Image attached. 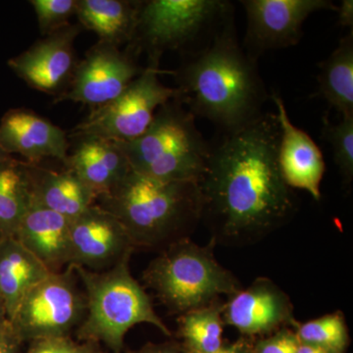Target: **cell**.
<instances>
[{
    "label": "cell",
    "mask_w": 353,
    "mask_h": 353,
    "mask_svg": "<svg viewBox=\"0 0 353 353\" xmlns=\"http://www.w3.org/2000/svg\"><path fill=\"white\" fill-rule=\"evenodd\" d=\"M12 157H10V155H7L6 152H2L1 150H0V161H2V160L7 159V158Z\"/></svg>",
    "instance_id": "d590c367"
},
{
    "label": "cell",
    "mask_w": 353,
    "mask_h": 353,
    "mask_svg": "<svg viewBox=\"0 0 353 353\" xmlns=\"http://www.w3.org/2000/svg\"><path fill=\"white\" fill-rule=\"evenodd\" d=\"M70 245L71 265L92 271L110 268L136 248L120 221L97 203L70 221Z\"/></svg>",
    "instance_id": "4fadbf2b"
},
{
    "label": "cell",
    "mask_w": 353,
    "mask_h": 353,
    "mask_svg": "<svg viewBox=\"0 0 353 353\" xmlns=\"http://www.w3.org/2000/svg\"><path fill=\"white\" fill-rule=\"evenodd\" d=\"M0 150L30 164L50 158L65 165L70 143L66 132L50 120L29 109H11L0 121Z\"/></svg>",
    "instance_id": "9a60e30c"
},
{
    "label": "cell",
    "mask_w": 353,
    "mask_h": 353,
    "mask_svg": "<svg viewBox=\"0 0 353 353\" xmlns=\"http://www.w3.org/2000/svg\"><path fill=\"white\" fill-rule=\"evenodd\" d=\"M52 273L14 236L0 239V296L11 319L26 294Z\"/></svg>",
    "instance_id": "ffe728a7"
},
{
    "label": "cell",
    "mask_w": 353,
    "mask_h": 353,
    "mask_svg": "<svg viewBox=\"0 0 353 353\" xmlns=\"http://www.w3.org/2000/svg\"><path fill=\"white\" fill-rule=\"evenodd\" d=\"M23 343L14 333L10 322L7 321L0 328V353H22Z\"/></svg>",
    "instance_id": "f546056e"
},
{
    "label": "cell",
    "mask_w": 353,
    "mask_h": 353,
    "mask_svg": "<svg viewBox=\"0 0 353 353\" xmlns=\"http://www.w3.org/2000/svg\"><path fill=\"white\" fill-rule=\"evenodd\" d=\"M253 353V352H252Z\"/></svg>",
    "instance_id": "74e56055"
},
{
    "label": "cell",
    "mask_w": 353,
    "mask_h": 353,
    "mask_svg": "<svg viewBox=\"0 0 353 353\" xmlns=\"http://www.w3.org/2000/svg\"><path fill=\"white\" fill-rule=\"evenodd\" d=\"M132 253L102 271L72 265L82 283L87 303L85 317L77 330L79 341L103 343L113 353H122L125 336L136 325H152L165 336H171L150 296L132 277Z\"/></svg>",
    "instance_id": "277c9868"
},
{
    "label": "cell",
    "mask_w": 353,
    "mask_h": 353,
    "mask_svg": "<svg viewBox=\"0 0 353 353\" xmlns=\"http://www.w3.org/2000/svg\"><path fill=\"white\" fill-rule=\"evenodd\" d=\"M339 24L343 28H353V1L343 0L340 6H336Z\"/></svg>",
    "instance_id": "d6a6232c"
},
{
    "label": "cell",
    "mask_w": 353,
    "mask_h": 353,
    "mask_svg": "<svg viewBox=\"0 0 353 353\" xmlns=\"http://www.w3.org/2000/svg\"><path fill=\"white\" fill-rule=\"evenodd\" d=\"M296 334L299 343L322 347L333 353H345L350 347V333L341 311L299 324Z\"/></svg>",
    "instance_id": "d4e9b609"
},
{
    "label": "cell",
    "mask_w": 353,
    "mask_h": 353,
    "mask_svg": "<svg viewBox=\"0 0 353 353\" xmlns=\"http://www.w3.org/2000/svg\"><path fill=\"white\" fill-rule=\"evenodd\" d=\"M14 238L52 273L71 265L70 220L34 199Z\"/></svg>",
    "instance_id": "ac0fdd59"
},
{
    "label": "cell",
    "mask_w": 353,
    "mask_h": 353,
    "mask_svg": "<svg viewBox=\"0 0 353 353\" xmlns=\"http://www.w3.org/2000/svg\"><path fill=\"white\" fill-rule=\"evenodd\" d=\"M241 3L248 23L243 50L255 60L265 51L299 43L309 16L336 10L330 0H243Z\"/></svg>",
    "instance_id": "30bf717a"
},
{
    "label": "cell",
    "mask_w": 353,
    "mask_h": 353,
    "mask_svg": "<svg viewBox=\"0 0 353 353\" xmlns=\"http://www.w3.org/2000/svg\"><path fill=\"white\" fill-rule=\"evenodd\" d=\"M322 136L332 148L343 183L350 185L353 179V116H343L340 122L332 123L325 115Z\"/></svg>",
    "instance_id": "484cf974"
},
{
    "label": "cell",
    "mask_w": 353,
    "mask_h": 353,
    "mask_svg": "<svg viewBox=\"0 0 353 353\" xmlns=\"http://www.w3.org/2000/svg\"><path fill=\"white\" fill-rule=\"evenodd\" d=\"M30 3L38 18L39 31L46 37L70 24L78 0H32Z\"/></svg>",
    "instance_id": "4316f807"
},
{
    "label": "cell",
    "mask_w": 353,
    "mask_h": 353,
    "mask_svg": "<svg viewBox=\"0 0 353 353\" xmlns=\"http://www.w3.org/2000/svg\"><path fill=\"white\" fill-rule=\"evenodd\" d=\"M29 165L32 199L44 208L71 221L97 203L94 192L66 167L55 171Z\"/></svg>",
    "instance_id": "d6986e66"
},
{
    "label": "cell",
    "mask_w": 353,
    "mask_h": 353,
    "mask_svg": "<svg viewBox=\"0 0 353 353\" xmlns=\"http://www.w3.org/2000/svg\"><path fill=\"white\" fill-rule=\"evenodd\" d=\"M234 14L223 0H150L141 1L132 50L145 52L148 66L159 68L164 52L183 50L201 39L208 41Z\"/></svg>",
    "instance_id": "52a82bcc"
},
{
    "label": "cell",
    "mask_w": 353,
    "mask_h": 353,
    "mask_svg": "<svg viewBox=\"0 0 353 353\" xmlns=\"http://www.w3.org/2000/svg\"><path fill=\"white\" fill-rule=\"evenodd\" d=\"M74 267L51 273L21 301L9 320L23 343L70 336L85 315V296L80 289Z\"/></svg>",
    "instance_id": "ba28073f"
},
{
    "label": "cell",
    "mask_w": 353,
    "mask_h": 353,
    "mask_svg": "<svg viewBox=\"0 0 353 353\" xmlns=\"http://www.w3.org/2000/svg\"><path fill=\"white\" fill-rule=\"evenodd\" d=\"M163 73L148 66L114 101L92 109L70 137L94 136L114 141H131L145 134L158 109L178 95L176 88L160 82Z\"/></svg>",
    "instance_id": "9c48e42d"
},
{
    "label": "cell",
    "mask_w": 353,
    "mask_h": 353,
    "mask_svg": "<svg viewBox=\"0 0 353 353\" xmlns=\"http://www.w3.org/2000/svg\"><path fill=\"white\" fill-rule=\"evenodd\" d=\"M32 202L29 163L13 157L0 161V236H14Z\"/></svg>",
    "instance_id": "603a6c76"
},
{
    "label": "cell",
    "mask_w": 353,
    "mask_h": 353,
    "mask_svg": "<svg viewBox=\"0 0 353 353\" xmlns=\"http://www.w3.org/2000/svg\"><path fill=\"white\" fill-rule=\"evenodd\" d=\"M141 1L78 0L76 15L82 27L95 32L99 41L120 48L131 43Z\"/></svg>",
    "instance_id": "44dd1931"
},
{
    "label": "cell",
    "mask_w": 353,
    "mask_h": 353,
    "mask_svg": "<svg viewBox=\"0 0 353 353\" xmlns=\"http://www.w3.org/2000/svg\"><path fill=\"white\" fill-rule=\"evenodd\" d=\"M277 114L262 113L211 146L202 176V219L216 245L256 243L292 219L297 197L278 162Z\"/></svg>",
    "instance_id": "6da1fadb"
},
{
    "label": "cell",
    "mask_w": 353,
    "mask_h": 353,
    "mask_svg": "<svg viewBox=\"0 0 353 353\" xmlns=\"http://www.w3.org/2000/svg\"><path fill=\"white\" fill-rule=\"evenodd\" d=\"M80 28L69 24L44 37L29 50L9 59V68L34 90L61 94L68 88L77 66L74 43Z\"/></svg>",
    "instance_id": "5bb4252c"
},
{
    "label": "cell",
    "mask_w": 353,
    "mask_h": 353,
    "mask_svg": "<svg viewBox=\"0 0 353 353\" xmlns=\"http://www.w3.org/2000/svg\"><path fill=\"white\" fill-rule=\"evenodd\" d=\"M253 341H254V340L243 336L240 340L234 341V343H225V345H223V347L215 353H252ZM187 353L197 352H192L187 350Z\"/></svg>",
    "instance_id": "1f68e13d"
},
{
    "label": "cell",
    "mask_w": 353,
    "mask_h": 353,
    "mask_svg": "<svg viewBox=\"0 0 353 353\" xmlns=\"http://www.w3.org/2000/svg\"><path fill=\"white\" fill-rule=\"evenodd\" d=\"M134 353H187L182 343L167 341L163 343H148Z\"/></svg>",
    "instance_id": "4dcf8cb0"
},
{
    "label": "cell",
    "mask_w": 353,
    "mask_h": 353,
    "mask_svg": "<svg viewBox=\"0 0 353 353\" xmlns=\"http://www.w3.org/2000/svg\"><path fill=\"white\" fill-rule=\"evenodd\" d=\"M29 345L26 353H105L97 343L73 340L70 336L41 339Z\"/></svg>",
    "instance_id": "83f0119b"
},
{
    "label": "cell",
    "mask_w": 353,
    "mask_h": 353,
    "mask_svg": "<svg viewBox=\"0 0 353 353\" xmlns=\"http://www.w3.org/2000/svg\"><path fill=\"white\" fill-rule=\"evenodd\" d=\"M270 97L277 109L281 128L278 162L283 178L290 189L305 190L319 201L326 172L321 150L307 132L292 124L280 94L273 92Z\"/></svg>",
    "instance_id": "2e32d148"
},
{
    "label": "cell",
    "mask_w": 353,
    "mask_h": 353,
    "mask_svg": "<svg viewBox=\"0 0 353 353\" xmlns=\"http://www.w3.org/2000/svg\"><path fill=\"white\" fill-rule=\"evenodd\" d=\"M234 20L233 14L173 73L176 99L225 132L259 118L269 97L256 60L239 43Z\"/></svg>",
    "instance_id": "7a4b0ae2"
},
{
    "label": "cell",
    "mask_w": 353,
    "mask_h": 353,
    "mask_svg": "<svg viewBox=\"0 0 353 353\" xmlns=\"http://www.w3.org/2000/svg\"><path fill=\"white\" fill-rule=\"evenodd\" d=\"M76 141L65 167L101 197L109 194L132 170L116 141L94 136L69 137Z\"/></svg>",
    "instance_id": "e0dca14e"
},
{
    "label": "cell",
    "mask_w": 353,
    "mask_h": 353,
    "mask_svg": "<svg viewBox=\"0 0 353 353\" xmlns=\"http://www.w3.org/2000/svg\"><path fill=\"white\" fill-rule=\"evenodd\" d=\"M299 341L296 330L283 328L253 341V353H296Z\"/></svg>",
    "instance_id": "f1b7e54d"
},
{
    "label": "cell",
    "mask_w": 353,
    "mask_h": 353,
    "mask_svg": "<svg viewBox=\"0 0 353 353\" xmlns=\"http://www.w3.org/2000/svg\"><path fill=\"white\" fill-rule=\"evenodd\" d=\"M143 71L128 53L99 41L77 63L68 88L55 102L73 101L92 109L101 108L117 99Z\"/></svg>",
    "instance_id": "8fae6325"
},
{
    "label": "cell",
    "mask_w": 353,
    "mask_h": 353,
    "mask_svg": "<svg viewBox=\"0 0 353 353\" xmlns=\"http://www.w3.org/2000/svg\"><path fill=\"white\" fill-rule=\"evenodd\" d=\"M224 324L254 340L299 323L287 294L268 278H257L250 287L241 288L223 305Z\"/></svg>",
    "instance_id": "7c38bea8"
},
{
    "label": "cell",
    "mask_w": 353,
    "mask_h": 353,
    "mask_svg": "<svg viewBox=\"0 0 353 353\" xmlns=\"http://www.w3.org/2000/svg\"><path fill=\"white\" fill-rule=\"evenodd\" d=\"M0 239H1V236H0Z\"/></svg>",
    "instance_id": "8d00e7d4"
},
{
    "label": "cell",
    "mask_w": 353,
    "mask_h": 353,
    "mask_svg": "<svg viewBox=\"0 0 353 353\" xmlns=\"http://www.w3.org/2000/svg\"><path fill=\"white\" fill-rule=\"evenodd\" d=\"M116 143L132 171L165 182L201 183L211 153L196 117L176 97L158 109L145 134Z\"/></svg>",
    "instance_id": "5b68a950"
},
{
    "label": "cell",
    "mask_w": 353,
    "mask_h": 353,
    "mask_svg": "<svg viewBox=\"0 0 353 353\" xmlns=\"http://www.w3.org/2000/svg\"><path fill=\"white\" fill-rule=\"evenodd\" d=\"M296 353H333L324 348L315 347V345H305V343H299Z\"/></svg>",
    "instance_id": "836d02e7"
},
{
    "label": "cell",
    "mask_w": 353,
    "mask_h": 353,
    "mask_svg": "<svg viewBox=\"0 0 353 353\" xmlns=\"http://www.w3.org/2000/svg\"><path fill=\"white\" fill-rule=\"evenodd\" d=\"M223 305L224 303L217 301L180 316L179 333L185 350L215 353L223 347Z\"/></svg>",
    "instance_id": "cb8c5ba5"
},
{
    "label": "cell",
    "mask_w": 353,
    "mask_h": 353,
    "mask_svg": "<svg viewBox=\"0 0 353 353\" xmlns=\"http://www.w3.org/2000/svg\"><path fill=\"white\" fill-rule=\"evenodd\" d=\"M97 204L120 221L134 248L190 239L202 219L199 183L165 182L132 170Z\"/></svg>",
    "instance_id": "3957f363"
},
{
    "label": "cell",
    "mask_w": 353,
    "mask_h": 353,
    "mask_svg": "<svg viewBox=\"0 0 353 353\" xmlns=\"http://www.w3.org/2000/svg\"><path fill=\"white\" fill-rule=\"evenodd\" d=\"M318 95L343 116H353V30L319 65Z\"/></svg>",
    "instance_id": "7402d4cb"
},
{
    "label": "cell",
    "mask_w": 353,
    "mask_h": 353,
    "mask_svg": "<svg viewBox=\"0 0 353 353\" xmlns=\"http://www.w3.org/2000/svg\"><path fill=\"white\" fill-rule=\"evenodd\" d=\"M211 240L199 245L185 239L171 243L145 271L146 284L171 312L185 314L231 296L243 288L214 256Z\"/></svg>",
    "instance_id": "8992f818"
},
{
    "label": "cell",
    "mask_w": 353,
    "mask_h": 353,
    "mask_svg": "<svg viewBox=\"0 0 353 353\" xmlns=\"http://www.w3.org/2000/svg\"><path fill=\"white\" fill-rule=\"evenodd\" d=\"M7 321H8V319H7L6 306H4L3 301H2V297L0 296V328H1Z\"/></svg>",
    "instance_id": "e575fe53"
}]
</instances>
